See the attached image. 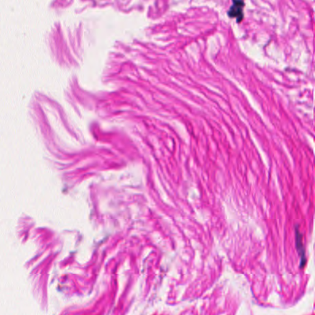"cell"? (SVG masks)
<instances>
[{
    "label": "cell",
    "instance_id": "cell-1",
    "mask_svg": "<svg viewBox=\"0 0 315 315\" xmlns=\"http://www.w3.org/2000/svg\"><path fill=\"white\" fill-rule=\"evenodd\" d=\"M244 2L243 1H233V4L230 6L228 12V16L230 17H236L237 22H240L243 17V7Z\"/></svg>",
    "mask_w": 315,
    "mask_h": 315
},
{
    "label": "cell",
    "instance_id": "cell-2",
    "mask_svg": "<svg viewBox=\"0 0 315 315\" xmlns=\"http://www.w3.org/2000/svg\"><path fill=\"white\" fill-rule=\"evenodd\" d=\"M296 246L297 251L301 257V266H303L305 263V249L302 242V237L299 230H296Z\"/></svg>",
    "mask_w": 315,
    "mask_h": 315
}]
</instances>
